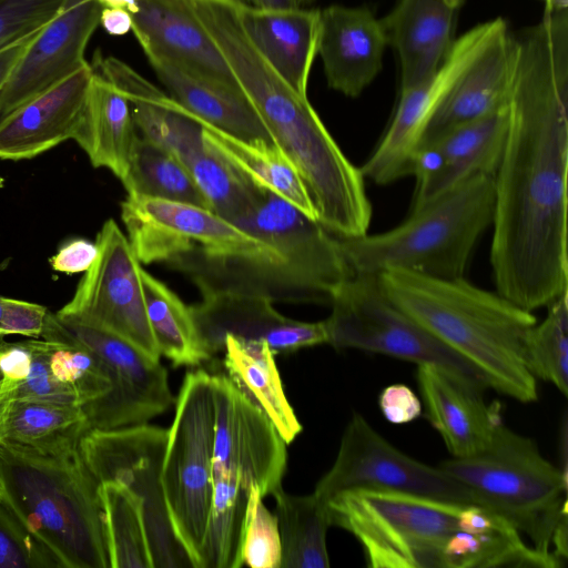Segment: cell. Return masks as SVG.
Instances as JSON below:
<instances>
[{
    "label": "cell",
    "mask_w": 568,
    "mask_h": 568,
    "mask_svg": "<svg viewBox=\"0 0 568 568\" xmlns=\"http://www.w3.org/2000/svg\"><path fill=\"white\" fill-rule=\"evenodd\" d=\"M514 40L490 264L496 292L534 312L568 291V28L541 21Z\"/></svg>",
    "instance_id": "1"
},
{
    "label": "cell",
    "mask_w": 568,
    "mask_h": 568,
    "mask_svg": "<svg viewBox=\"0 0 568 568\" xmlns=\"http://www.w3.org/2000/svg\"><path fill=\"white\" fill-rule=\"evenodd\" d=\"M195 16L215 42L274 143L297 170L318 222L341 237L367 233L365 179L308 101L296 93L247 36L235 7L203 1Z\"/></svg>",
    "instance_id": "2"
},
{
    "label": "cell",
    "mask_w": 568,
    "mask_h": 568,
    "mask_svg": "<svg viewBox=\"0 0 568 568\" xmlns=\"http://www.w3.org/2000/svg\"><path fill=\"white\" fill-rule=\"evenodd\" d=\"M231 223L265 244L248 252L194 245L165 262L186 275L202 296L234 293L273 303L329 305L354 274L337 235L267 189L258 187Z\"/></svg>",
    "instance_id": "3"
},
{
    "label": "cell",
    "mask_w": 568,
    "mask_h": 568,
    "mask_svg": "<svg viewBox=\"0 0 568 568\" xmlns=\"http://www.w3.org/2000/svg\"><path fill=\"white\" fill-rule=\"evenodd\" d=\"M386 295L443 344L476 367L488 387L521 403L538 397L525 363L532 312L464 277L444 280L406 270L378 274Z\"/></svg>",
    "instance_id": "4"
},
{
    "label": "cell",
    "mask_w": 568,
    "mask_h": 568,
    "mask_svg": "<svg viewBox=\"0 0 568 568\" xmlns=\"http://www.w3.org/2000/svg\"><path fill=\"white\" fill-rule=\"evenodd\" d=\"M99 485L80 446L51 453L0 439V501L61 568H110Z\"/></svg>",
    "instance_id": "5"
},
{
    "label": "cell",
    "mask_w": 568,
    "mask_h": 568,
    "mask_svg": "<svg viewBox=\"0 0 568 568\" xmlns=\"http://www.w3.org/2000/svg\"><path fill=\"white\" fill-rule=\"evenodd\" d=\"M494 176H470L412 207L383 233L339 237L354 274L406 270L432 277H464L471 252L494 216Z\"/></svg>",
    "instance_id": "6"
},
{
    "label": "cell",
    "mask_w": 568,
    "mask_h": 568,
    "mask_svg": "<svg viewBox=\"0 0 568 568\" xmlns=\"http://www.w3.org/2000/svg\"><path fill=\"white\" fill-rule=\"evenodd\" d=\"M438 467L469 488L479 506L525 534L536 550L555 556L552 535L568 515L567 473L548 462L535 440L501 423L484 450Z\"/></svg>",
    "instance_id": "7"
},
{
    "label": "cell",
    "mask_w": 568,
    "mask_h": 568,
    "mask_svg": "<svg viewBox=\"0 0 568 568\" xmlns=\"http://www.w3.org/2000/svg\"><path fill=\"white\" fill-rule=\"evenodd\" d=\"M332 526L355 536L369 567L439 568V547L464 506L385 490H349L326 501Z\"/></svg>",
    "instance_id": "8"
},
{
    "label": "cell",
    "mask_w": 568,
    "mask_h": 568,
    "mask_svg": "<svg viewBox=\"0 0 568 568\" xmlns=\"http://www.w3.org/2000/svg\"><path fill=\"white\" fill-rule=\"evenodd\" d=\"M214 427L211 374L187 372L169 428L162 486L172 527L193 568H202L211 515Z\"/></svg>",
    "instance_id": "9"
},
{
    "label": "cell",
    "mask_w": 568,
    "mask_h": 568,
    "mask_svg": "<svg viewBox=\"0 0 568 568\" xmlns=\"http://www.w3.org/2000/svg\"><path fill=\"white\" fill-rule=\"evenodd\" d=\"M327 344L378 353L417 365L432 364L481 388L480 372L452 351L384 292L378 275L353 274L333 294Z\"/></svg>",
    "instance_id": "10"
},
{
    "label": "cell",
    "mask_w": 568,
    "mask_h": 568,
    "mask_svg": "<svg viewBox=\"0 0 568 568\" xmlns=\"http://www.w3.org/2000/svg\"><path fill=\"white\" fill-rule=\"evenodd\" d=\"M168 437L169 428L148 423L90 429L81 438L80 450L99 483H120L142 500L152 567L193 568L172 527L162 486Z\"/></svg>",
    "instance_id": "11"
},
{
    "label": "cell",
    "mask_w": 568,
    "mask_h": 568,
    "mask_svg": "<svg viewBox=\"0 0 568 568\" xmlns=\"http://www.w3.org/2000/svg\"><path fill=\"white\" fill-rule=\"evenodd\" d=\"M359 489L479 506L465 485L440 467L428 466L402 453L362 415L354 413L343 433L334 464L317 481L313 494L326 503L341 493Z\"/></svg>",
    "instance_id": "12"
},
{
    "label": "cell",
    "mask_w": 568,
    "mask_h": 568,
    "mask_svg": "<svg viewBox=\"0 0 568 568\" xmlns=\"http://www.w3.org/2000/svg\"><path fill=\"white\" fill-rule=\"evenodd\" d=\"M98 256L73 297L55 314L110 332L160 359L145 308L142 266L128 237L109 219L98 233Z\"/></svg>",
    "instance_id": "13"
},
{
    "label": "cell",
    "mask_w": 568,
    "mask_h": 568,
    "mask_svg": "<svg viewBox=\"0 0 568 568\" xmlns=\"http://www.w3.org/2000/svg\"><path fill=\"white\" fill-rule=\"evenodd\" d=\"M67 334L93 351L105 364L111 388L83 409L89 430L145 424L174 402L168 372L130 342L95 326L55 314Z\"/></svg>",
    "instance_id": "14"
},
{
    "label": "cell",
    "mask_w": 568,
    "mask_h": 568,
    "mask_svg": "<svg viewBox=\"0 0 568 568\" xmlns=\"http://www.w3.org/2000/svg\"><path fill=\"white\" fill-rule=\"evenodd\" d=\"M215 427L212 474L239 478L263 497L282 486L286 443L270 418L227 375H211Z\"/></svg>",
    "instance_id": "15"
},
{
    "label": "cell",
    "mask_w": 568,
    "mask_h": 568,
    "mask_svg": "<svg viewBox=\"0 0 568 568\" xmlns=\"http://www.w3.org/2000/svg\"><path fill=\"white\" fill-rule=\"evenodd\" d=\"M121 219L140 263L168 262L194 245L224 252H248L265 242L213 211L175 201L129 195Z\"/></svg>",
    "instance_id": "16"
},
{
    "label": "cell",
    "mask_w": 568,
    "mask_h": 568,
    "mask_svg": "<svg viewBox=\"0 0 568 568\" xmlns=\"http://www.w3.org/2000/svg\"><path fill=\"white\" fill-rule=\"evenodd\" d=\"M485 22L454 41L438 70L417 85L400 90L393 120L379 143L359 168L364 179L386 185L410 175L412 161L436 108L481 45L489 31Z\"/></svg>",
    "instance_id": "17"
},
{
    "label": "cell",
    "mask_w": 568,
    "mask_h": 568,
    "mask_svg": "<svg viewBox=\"0 0 568 568\" xmlns=\"http://www.w3.org/2000/svg\"><path fill=\"white\" fill-rule=\"evenodd\" d=\"M95 0H67L29 44L0 91V121L89 62L85 48L100 24Z\"/></svg>",
    "instance_id": "18"
},
{
    "label": "cell",
    "mask_w": 568,
    "mask_h": 568,
    "mask_svg": "<svg viewBox=\"0 0 568 568\" xmlns=\"http://www.w3.org/2000/svg\"><path fill=\"white\" fill-rule=\"evenodd\" d=\"M190 308L211 355L224 349L227 335L264 341L274 355L327 343L324 321L311 323L288 318L273 307V302L260 296L209 294Z\"/></svg>",
    "instance_id": "19"
},
{
    "label": "cell",
    "mask_w": 568,
    "mask_h": 568,
    "mask_svg": "<svg viewBox=\"0 0 568 568\" xmlns=\"http://www.w3.org/2000/svg\"><path fill=\"white\" fill-rule=\"evenodd\" d=\"M489 22L485 40L436 108L422 142L509 103L515 65L514 36L501 18Z\"/></svg>",
    "instance_id": "20"
},
{
    "label": "cell",
    "mask_w": 568,
    "mask_h": 568,
    "mask_svg": "<svg viewBox=\"0 0 568 568\" xmlns=\"http://www.w3.org/2000/svg\"><path fill=\"white\" fill-rule=\"evenodd\" d=\"M425 415L453 457L484 450L503 423L498 403L487 405L481 388L432 364L417 365Z\"/></svg>",
    "instance_id": "21"
},
{
    "label": "cell",
    "mask_w": 568,
    "mask_h": 568,
    "mask_svg": "<svg viewBox=\"0 0 568 568\" xmlns=\"http://www.w3.org/2000/svg\"><path fill=\"white\" fill-rule=\"evenodd\" d=\"M387 45L381 20L365 7L333 4L320 10V54L327 84L355 98L382 69Z\"/></svg>",
    "instance_id": "22"
},
{
    "label": "cell",
    "mask_w": 568,
    "mask_h": 568,
    "mask_svg": "<svg viewBox=\"0 0 568 568\" xmlns=\"http://www.w3.org/2000/svg\"><path fill=\"white\" fill-rule=\"evenodd\" d=\"M92 75L93 68L88 63L2 119L0 159H31L73 139Z\"/></svg>",
    "instance_id": "23"
},
{
    "label": "cell",
    "mask_w": 568,
    "mask_h": 568,
    "mask_svg": "<svg viewBox=\"0 0 568 568\" xmlns=\"http://www.w3.org/2000/svg\"><path fill=\"white\" fill-rule=\"evenodd\" d=\"M129 12L136 40L145 41L196 74L242 90L221 50L186 0H136Z\"/></svg>",
    "instance_id": "24"
},
{
    "label": "cell",
    "mask_w": 568,
    "mask_h": 568,
    "mask_svg": "<svg viewBox=\"0 0 568 568\" xmlns=\"http://www.w3.org/2000/svg\"><path fill=\"white\" fill-rule=\"evenodd\" d=\"M170 97L191 115L243 141L274 143L265 124L242 90L196 74L136 40Z\"/></svg>",
    "instance_id": "25"
},
{
    "label": "cell",
    "mask_w": 568,
    "mask_h": 568,
    "mask_svg": "<svg viewBox=\"0 0 568 568\" xmlns=\"http://www.w3.org/2000/svg\"><path fill=\"white\" fill-rule=\"evenodd\" d=\"M463 0H399L381 20L387 44L398 53L400 90L433 75L453 47L456 13Z\"/></svg>",
    "instance_id": "26"
},
{
    "label": "cell",
    "mask_w": 568,
    "mask_h": 568,
    "mask_svg": "<svg viewBox=\"0 0 568 568\" xmlns=\"http://www.w3.org/2000/svg\"><path fill=\"white\" fill-rule=\"evenodd\" d=\"M244 29L255 47L300 95L307 98V83L317 54L320 10L255 9L236 6Z\"/></svg>",
    "instance_id": "27"
},
{
    "label": "cell",
    "mask_w": 568,
    "mask_h": 568,
    "mask_svg": "<svg viewBox=\"0 0 568 568\" xmlns=\"http://www.w3.org/2000/svg\"><path fill=\"white\" fill-rule=\"evenodd\" d=\"M508 124L509 103L425 141L439 148L444 156V166L435 178L415 189L412 207L423 204L470 176L494 175L503 154Z\"/></svg>",
    "instance_id": "28"
},
{
    "label": "cell",
    "mask_w": 568,
    "mask_h": 568,
    "mask_svg": "<svg viewBox=\"0 0 568 568\" xmlns=\"http://www.w3.org/2000/svg\"><path fill=\"white\" fill-rule=\"evenodd\" d=\"M139 139L130 101L93 70L80 125L73 140L94 168L125 178Z\"/></svg>",
    "instance_id": "29"
},
{
    "label": "cell",
    "mask_w": 568,
    "mask_h": 568,
    "mask_svg": "<svg viewBox=\"0 0 568 568\" xmlns=\"http://www.w3.org/2000/svg\"><path fill=\"white\" fill-rule=\"evenodd\" d=\"M223 352L227 377L270 418L285 443H292L302 432V424L284 393L268 345L227 335Z\"/></svg>",
    "instance_id": "30"
},
{
    "label": "cell",
    "mask_w": 568,
    "mask_h": 568,
    "mask_svg": "<svg viewBox=\"0 0 568 568\" xmlns=\"http://www.w3.org/2000/svg\"><path fill=\"white\" fill-rule=\"evenodd\" d=\"M519 530L498 514L478 530L458 528L439 547V568L541 567L564 564L523 540Z\"/></svg>",
    "instance_id": "31"
},
{
    "label": "cell",
    "mask_w": 568,
    "mask_h": 568,
    "mask_svg": "<svg viewBox=\"0 0 568 568\" xmlns=\"http://www.w3.org/2000/svg\"><path fill=\"white\" fill-rule=\"evenodd\" d=\"M191 116L201 124L204 142L250 181L274 192L317 220L315 207L297 170L275 143L243 141Z\"/></svg>",
    "instance_id": "32"
},
{
    "label": "cell",
    "mask_w": 568,
    "mask_h": 568,
    "mask_svg": "<svg viewBox=\"0 0 568 568\" xmlns=\"http://www.w3.org/2000/svg\"><path fill=\"white\" fill-rule=\"evenodd\" d=\"M272 495L282 547L281 568L329 567L326 535L332 524L326 503L313 493L287 494L282 486Z\"/></svg>",
    "instance_id": "33"
},
{
    "label": "cell",
    "mask_w": 568,
    "mask_h": 568,
    "mask_svg": "<svg viewBox=\"0 0 568 568\" xmlns=\"http://www.w3.org/2000/svg\"><path fill=\"white\" fill-rule=\"evenodd\" d=\"M146 315L160 355L173 366H199L211 359L190 306L169 286L141 271Z\"/></svg>",
    "instance_id": "34"
},
{
    "label": "cell",
    "mask_w": 568,
    "mask_h": 568,
    "mask_svg": "<svg viewBox=\"0 0 568 568\" xmlns=\"http://www.w3.org/2000/svg\"><path fill=\"white\" fill-rule=\"evenodd\" d=\"M89 430L77 405L10 399L2 439L40 452L79 447Z\"/></svg>",
    "instance_id": "35"
},
{
    "label": "cell",
    "mask_w": 568,
    "mask_h": 568,
    "mask_svg": "<svg viewBox=\"0 0 568 568\" xmlns=\"http://www.w3.org/2000/svg\"><path fill=\"white\" fill-rule=\"evenodd\" d=\"M99 497L110 568H153L142 500L113 480L100 483Z\"/></svg>",
    "instance_id": "36"
},
{
    "label": "cell",
    "mask_w": 568,
    "mask_h": 568,
    "mask_svg": "<svg viewBox=\"0 0 568 568\" xmlns=\"http://www.w3.org/2000/svg\"><path fill=\"white\" fill-rule=\"evenodd\" d=\"M121 182L129 195L189 203L210 210L185 166L169 151L141 135Z\"/></svg>",
    "instance_id": "37"
},
{
    "label": "cell",
    "mask_w": 568,
    "mask_h": 568,
    "mask_svg": "<svg viewBox=\"0 0 568 568\" xmlns=\"http://www.w3.org/2000/svg\"><path fill=\"white\" fill-rule=\"evenodd\" d=\"M41 336L50 343L52 374L73 392L79 406L97 400L110 390L111 379L104 362L71 338L55 314L48 313Z\"/></svg>",
    "instance_id": "38"
},
{
    "label": "cell",
    "mask_w": 568,
    "mask_h": 568,
    "mask_svg": "<svg viewBox=\"0 0 568 568\" xmlns=\"http://www.w3.org/2000/svg\"><path fill=\"white\" fill-rule=\"evenodd\" d=\"M525 363L534 377L568 394V291L547 305L541 323L530 329L525 344Z\"/></svg>",
    "instance_id": "39"
},
{
    "label": "cell",
    "mask_w": 568,
    "mask_h": 568,
    "mask_svg": "<svg viewBox=\"0 0 568 568\" xmlns=\"http://www.w3.org/2000/svg\"><path fill=\"white\" fill-rule=\"evenodd\" d=\"M257 488L250 494L242 544L243 565L281 568L282 547L277 520L263 503Z\"/></svg>",
    "instance_id": "40"
},
{
    "label": "cell",
    "mask_w": 568,
    "mask_h": 568,
    "mask_svg": "<svg viewBox=\"0 0 568 568\" xmlns=\"http://www.w3.org/2000/svg\"><path fill=\"white\" fill-rule=\"evenodd\" d=\"M0 568H61L48 548L1 501Z\"/></svg>",
    "instance_id": "41"
},
{
    "label": "cell",
    "mask_w": 568,
    "mask_h": 568,
    "mask_svg": "<svg viewBox=\"0 0 568 568\" xmlns=\"http://www.w3.org/2000/svg\"><path fill=\"white\" fill-rule=\"evenodd\" d=\"M30 343L32 347L30 372L26 379L12 388L11 399L79 406L73 392L52 374L49 363L50 343L47 339H30Z\"/></svg>",
    "instance_id": "42"
},
{
    "label": "cell",
    "mask_w": 568,
    "mask_h": 568,
    "mask_svg": "<svg viewBox=\"0 0 568 568\" xmlns=\"http://www.w3.org/2000/svg\"><path fill=\"white\" fill-rule=\"evenodd\" d=\"M67 0H3L0 2V50L42 29Z\"/></svg>",
    "instance_id": "43"
},
{
    "label": "cell",
    "mask_w": 568,
    "mask_h": 568,
    "mask_svg": "<svg viewBox=\"0 0 568 568\" xmlns=\"http://www.w3.org/2000/svg\"><path fill=\"white\" fill-rule=\"evenodd\" d=\"M48 313L49 311L43 305L4 296L0 335L40 337Z\"/></svg>",
    "instance_id": "44"
},
{
    "label": "cell",
    "mask_w": 568,
    "mask_h": 568,
    "mask_svg": "<svg viewBox=\"0 0 568 568\" xmlns=\"http://www.w3.org/2000/svg\"><path fill=\"white\" fill-rule=\"evenodd\" d=\"M378 404L384 417L393 424L409 423L422 414V402L404 384H393L383 389Z\"/></svg>",
    "instance_id": "45"
},
{
    "label": "cell",
    "mask_w": 568,
    "mask_h": 568,
    "mask_svg": "<svg viewBox=\"0 0 568 568\" xmlns=\"http://www.w3.org/2000/svg\"><path fill=\"white\" fill-rule=\"evenodd\" d=\"M98 245L84 239H74L59 248L50 260L54 271L65 274L87 272L98 256Z\"/></svg>",
    "instance_id": "46"
},
{
    "label": "cell",
    "mask_w": 568,
    "mask_h": 568,
    "mask_svg": "<svg viewBox=\"0 0 568 568\" xmlns=\"http://www.w3.org/2000/svg\"><path fill=\"white\" fill-rule=\"evenodd\" d=\"M32 361L30 341L4 343L0 349V372L4 382L16 386L28 376Z\"/></svg>",
    "instance_id": "47"
},
{
    "label": "cell",
    "mask_w": 568,
    "mask_h": 568,
    "mask_svg": "<svg viewBox=\"0 0 568 568\" xmlns=\"http://www.w3.org/2000/svg\"><path fill=\"white\" fill-rule=\"evenodd\" d=\"M40 30L28 34L0 50V91Z\"/></svg>",
    "instance_id": "48"
},
{
    "label": "cell",
    "mask_w": 568,
    "mask_h": 568,
    "mask_svg": "<svg viewBox=\"0 0 568 568\" xmlns=\"http://www.w3.org/2000/svg\"><path fill=\"white\" fill-rule=\"evenodd\" d=\"M100 24L110 36H124L132 31V16L126 9L103 8Z\"/></svg>",
    "instance_id": "49"
},
{
    "label": "cell",
    "mask_w": 568,
    "mask_h": 568,
    "mask_svg": "<svg viewBox=\"0 0 568 568\" xmlns=\"http://www.w3.org/2000/svg\"><path fill=\"white\" fill-rule=\"evenodd\" d=\"M236 6L255 9H291L301 8L312 0H233Z\"/></svg>",
    "instance_id": "50"
},
{
    "label": "cell",
    "mask_w": 568,
    "mask_h": 568,
    "mask_svg": "<svg viewBox=\"0 0 568 568\" xmlns=\"http://www.w3.org/2000/svg\"><path fill=\"white\" fill-rule=\"evenodd\" d=\"M546 6V12L565 11L568 8V0H542Z\"/></svg>",
    "instance_id": "51"
},
{
    "label": "cell",
    "mask_w": 568,
    "mask_h": 568,
    "mask_svg": "<svg viewBox=\"0 0 568 568\" xmlns=\"http://www.w3.org/2000/svg\"><path fill=\"white\" fill-rule=\"evenodd\" d=\"M11 397L0 404V439L3 437L4 420Z\"/></svg>",
    "instance_id": "52"
},
{
    "label": "cell",
    "mask_w": 568,
    "mask_h": 568,
    "mask_svg": "<svg viewBox=\"0 0 568 568\" xmlns=\"http://www.w3.org/2000/svg\"><path fill=\"white\" fill-rule=\"evenodd\" d=\"M14 386L4 382L0 385V404L11 397V390Z\"/></svg>",
    "instance_id": "53"
},
{
    "label": "cell",
    "mask_w": 568,
    "mask_h": 568,
    "mask_svg": "<svg viewBox=\"0 0 568 568\" xmlns=\"http://www.w3.org/2000/svg\"><path fill=\"white\" fill-rule=\"evenodd\" d=\"M3 298H4V296L0 295V320H1L2 311H3Z\"/></svg>",
    "instance_id": "54"
},
{
    "label": "cell",
    "mask_w": 568,
    "mask_h": 568,
    "mask_svg": "<svg viewBox=\"0 0 568 568\" xmlns=\"http://www.w3.org/2000/svg\"><path fill=\"white\" fill-rule=\"evenodd\" d=\"M4 343H6L4 336L0 335V349L3 346Z\"/></svg>",
    "instance_id": "55"
},
{
    "label": "cell",
    "mask_w": 568,
    "mask_h": 568,
    "mask_svg": "<svg viewBox=\"0 0 568 568\" xmlns=\"http://www.w3.org/2000/svg\"><path fill=\"white\" fill-rule=\"evenodd\" d=\"M4 184V179L0 175V189L3 186Z\"/></svg>",
    "instance_id": "56"
},
{
    "label": "cell",
    "mask_w": 568,
    "mask_h": 568,
    "mask_svg": "<svg viewBox=\"0 0 568 568\" xmlns=\"http://www.w3.org/2000/svg\"><path fill=\"white\" fill-rule=\"evenodd\" d=\"M3 383H4V379H3V376H2V374L0 372V385H2Z\"/></svg>",
    "instance_id": "57"
},
{
    "label": "cell",
    "mask_w": 568,
    "mask_h": 568,
    "mask_svg": "<svg viewBox=\"0 0 568 568\" xmlns=\"http://www.w3.org/2000/svg\"><path fill=\"white\" fill-rule=\"evenodd\" d=\"M3 0H0V2H2Z\"/></svg>",
    "instance_id": "58"
}]
</instances>
